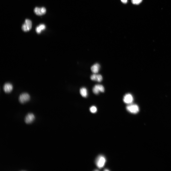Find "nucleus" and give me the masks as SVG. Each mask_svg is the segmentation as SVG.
Here are the masks:
<instances>
[{
    "mask_svg": "<svg viewBox=\"0 0 171 171\" xmlns=\"http://www.w3.org/2000/svg\"><path fill=\"white\" fill-rule=\"evenodd\" d=\"M106 161V159L102 155H100L96 158L95 163L98 167L101 168L104 166Z\"/></svg>",
    "mask_w": 171,
    "mask_h": 171,
    "instance_id": "obj_1",
    "label": "nucleus"
},
{
    "mask_svg": "<svg viewBox=\"0 0 171 171\" xmlns=\"http://www.w3.org/2000/svg\"><path fill=\"white\" fill-rule=\"evenodd\" d=\"M32 23L31 21L28 19H26L24 23L21 27V29L24 32H27L30 30L32 28Z\"/></svg>",
    "mask_w": 171,
    "mask_h": 171,
    "instance_id": "obj_2",
    "label": "nucleus"
},
{
    "mask_svg": "<svg viewBox=\"0 0 171 171\" xmlns=\"http://www.w3.org/2000/svg\"><path fill=\"white\" fill-rule=\"evenodd\" d=\"M127 110L133 114H136L138 112L139 108L138 106L135 104H130L126 107Z\"/></svg>",
    "mask_w": 171,
    "mask_h": 171,
    "instance_id": "obj_3",
    "label": "nucleus"
},
{
    "mask_svg": "<svg viewBox=\"0 0 171 171\" xmlns=\"http://www.w3.org/2000/svg\"><path fill=\"white\" fill-rule=\"evenodd\" d=\"M30 96L29 94L26 93L21 94L19 98V101L20 103L23 104L26 103L29 100Z\"/></svg>",
    "mask_w": 171,
    "mask_h": 171,
    "instance_id": "obj_4",
    "label": "nucleus"
},
{
    "mask_svg": "<svg viewBox=\"0 0 171 171\" xmlns=\"http://www.w3.org/2000/svg\"><path fill=\"white\" fill-rule=\"evenodd\" d=\"M34 13L36 15L41 16L45 14L46 12V10L44 7H35L34 9Z\"/></svg>",
    "mask_w": 171,
    "mask_h": 171,
    "instance_id": "obj_5",
    "label": "nucleus"
},
{
    "mask_svg": "<svg viewBox=\"0 0 171 171\" xmlns=\"http://www.w3.org/2000/svg\"><path fill=\"white\" fill-rule=\"evenodd\" d=\"M35 119L34 115L32 113H28L25 116L24 121L27 124H30L34 121Z\"/></svg>",
    "mask_w": 171,
    "mask_h": 171,
    "instance_id": "obj_6",
    "label": "nucleus"
},
{
    "mask_svg": "<svg viewBox=\"0 0 171 171\" xmlns=\"http://www.w3.org/2000/svg\"><path fill=\"white\" fill-rule=\"evenodd\" d=\"M92 90L94 93L98 94L100 92H104V89L102 85L98 84L94 86Z\"/></svg>",
    "mask_w": 171,
    "mask_h": 171,
    "instance_id": "obj_7",
    "label": "nucleus"
},
{
    "mask_svg": "<svg viewBox=\"0 0 171 171\" xmlns=\"http://www.w3.org/2000/svg\"><path fill=\"white\" fill-rule=\"evenodd\" d=\"M133 100V97L130 94H126L124 96L123 101L124 102L127 104H131Z\"/></svg>",
    "mask_w": 171,
    "mask_h": 171,
    "instance_id": "obj_8",
    "label": "nucleus"
},
{
    "mask_svg": "<svg viewBox=\"0 0 171 171\" xmlns=\"http://www.w3.org/2000/svg\"><path fill=\"white\" fill-rule=\"evenodd\" d=\"M13 89L12 85L10 83H5L3 86V89L4 91L6 93H10Z\"/></svg>",
    "mask_w": 171,
    "mask_h": 171,
    "instance_id": "obj_9",
    "label": "nucleus"
},
{
    "mask_svg": "<svg viewBox=\"0 0 171 171\" xmlns=\"http://www.w3.org/2000/svg\"><path fill=\"white\" fill-rule=\"evenodd\" d=\"M90 78L92 80L98 82H100L102 80V77L100 74H93L91 76Z\"/></svg>",
    "mask_w": 171,
    "mask_h": 171,
    "instance_id": "obj_10",
    "label": "nucleus"
},
{
    "mask_svg": "<svg viewBox=\"0 0 171 171\" xmlns=\"http://www.w3.org/2000/svg\"><path fill=\"white\" fill-rule=\"evenodd\" d=\"M100 67V66L99 64L96 63L92 66L91 68V70L93 73H97L99 72Z\"/></svg>",
    "mask_w": 171,
    "mask_h": 171,
    "instance_id": "obj_11",
    "label": "nucleus"
},
{
    "mask_svg": "<svg viewBox=\"0 0 171 171\" xmlns=\"http://www.w3.org/2000/svg\"><path fill=\"white\" fill-rule=\"evenodd\" d=\"M80 93L83 97H86L88 95V92L86 89L85 87H82L80 89Z\"/></svg>",
    "mask_w": 171,
    "mask_h": 171,
    "instance_id": "obj_12",
    "label": "nucleus"
},
{
    "mask_svg": "<svg viewBox=\"0 0 171 171\" xmlns=\"http://www.w3.org/2000/svg\"><path fill=\"white\" fill-rule=\"evenodd\" d=\"M46 26L45 25L43 24H41L36 27L35 29L36 31L38 33H40L42 30H44Z\"/></svg>",
    "mask_w": 171,
    "mask_h": 171,
    "instance_id": "obj_13",
    "label": "nucleus"
},
{
    "mask_svg": "<svg viewBox=\"0 0 171 171\" xmlns=\"http://www.w3.org/2000/svg\"><path fill=\"white\" fill-rule=\"evenodd\" d=\"M90 110L91 113H95L97 112V109L95 106H93L90 107Z\"/></svg>",
    "mask_w": 171,
    "mask_h": 171,
    "instance_id": "obj_14",
    "label": "nucleus"
},
{
    "mask_svg": "<svg viewBox=\"0 0 171 171\" xmlns=\"http://www.w3.org/2000/svg\"><path fill=\"white\" fill-rule=\"evenodd\" d=\"M142 0H131L132 3L134 5H137L140 4Z\"/></svg>",
    "mask_w": 171,
    "mask_h": 171,
    "instance_id": "obj_15",
    "label": "nucleus"
},
{
    "mask_svg": "<svg viewBox=\"0 0 171 171\" xmlns=\"http://www.w3.org/2000/svg\"><path fill=\"white\" fill-rule=\"evenodd\" d=\"M121 2L124 3L126 4L127 2V0H121Z\"/></svg>",
    "mask_w": 171,
    "mask_h": 171,
    "instance_id": "obj_16",
    "label": "nucleus"
}]
</instances>
